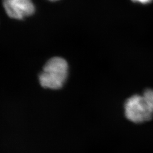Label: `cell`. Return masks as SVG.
<instances>
[{"label":"cell","mask_w":153,"mask_h":153,"mask_svg":"<svg viewBox=\"0 0 153 153\" xmlns=\"http://www.w3.org/2000/svg\"><path fill=\"white\" fill-rule=\"evenodd\" d=\"M68 74L66 61L55 57L47 62L39 78L42 86L51 89H59L65 83Z\"/></svg>","instance_id":"obj_1"},{"label":"cell","mask_w":153,"mask_h":153,"mask_svg":"<svg viewBox=\"0 0 153 153\" xmlns=\"http://www.w3.org/2000/svg\"><path fill=\"white\" fill-rule=\"evenodd\" d=\"M124 108L126 118L135 123L150 120L153 117V112L149 108L143 97L138 95L128 99Z\"/></svg>","instance_id":"obj_2"},{"label":"cell","mask_w":153,"mask_h":153,"mask_svg":"<svg viewBox=\"0 0 153 153\" xmlns=\"http://www.w3.org/2000/svg\"><path fill=\"white\" fill-rule=\"evenodd\" d=\"M2 4L7 16L16 19L31 16L35 11L32 0H3Z\"/></svg>","instance_id":"obj_3"},{"label":"cell","mask_w":153,"mask_h":153,"mask_svg":"<svg viewBox=\"0 0 153 153\" xmlns=\"http://www.w3.org/2000/svg\"><path fill=\"white\" fill-rule=\"evenodd\" d=\"M142 97L149 108L153 112V90L148 89L145 90Z\"/></svg>","instance_id":"obj_4"},{"label":"cell","mask_w":153,"mask_h":153,"mask_svg":"<svg viewBox=\"0 0 153 153\" xmlns=\"http://www.w3.org/2000/svg\"><path fill=\"white\" fill-rule=\"evenodd\" d=\"M133 2H140L141 4H146L148 3L151 2L153 0H131Z\"/></svg>","instance_id":"obj_5"},{"label":"cell","mask_w":153,"mask_h":153,"mask_svg":"<svg viewBox=\"0 0 153 153\" xmlns=\"http://www.w3.org/2000/svg\"><path fill=\"white\" fill-rule=\"evenodd\" d=\"M50 1H57V0H50Z\"/></svg>","instance_id":"obj_6"}]
</instances>
